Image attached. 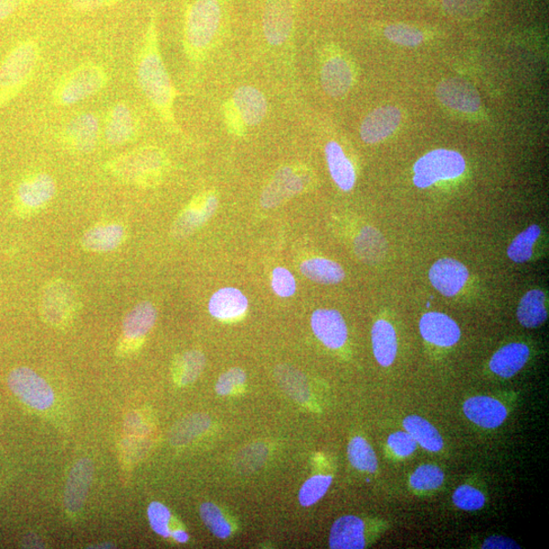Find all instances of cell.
Returning a JSON list of instances; mask_svg holds the SVG:
<instances>
[{"mask_svg": "<svg viewBox=\"0 0 549 549\" xmlns=\"http://www.w3.org/2000/svg\"><path fill=\"white\" fill-rule=\"evenodd\" d=\"M530 356V349L523 343H511L501 347L491 359V371L502 377L517 375L525 366Z\"/></svg>", "mask_w": 549, "mask_h": 549, "instance_id": "obj_25", "label": "cell"}, {"mask_svg": "<svg viewBox=\"0 0 549 549\" xmlns=\"http://www.w3.org/2000/svg\"><path fill=\"white\" fill-rule=\"evenodd\" d=\"M171 536H173L179 544H185L188 542V538H190L185 531L183 530H176L174 533H171Z\"/></svg>", "mask_w": 549, "mask_h": 549, "instance_id": "obj_52", "label": "cell"}, {"mask_svg": "<svg viewBox=\"0 0 549 549\" xmlns=\"http://www.w3.org/2000/svg\"><path fill=\"white\" fill-rule=\"evenodd\" d=\"M58 191L54 178L45 173L26 177L17 186L16 196L20 204L28 209H39L49 203Z\"/></svg>", "mask_w": 549, "mask_h": 549, "instance_id": "obj_20", "label": "cell"}, {"mask_svg": "<svg viewBox=\"0 0 549 549\" xmlns=\"http://www.w3.org/2000/svg\"><path fill=\"white\" fill-rule=\"evenodd\" d=\"M139 120L127 103L112 105L107 111L103 128L104 139L111 146H122L138 136Z\"/></svg>", "mask_w": 549, "mask_h": 549, "instance_id": "obj_11", "label": "cell"}, {"mask_svg": "<svg viewBox=\"0 0 549 549\" xmlns=\"http://www.w3.org/2000/svg\"><path fill=\"white\" fill-rule=\"evenodd\" d=\"M436 94L445 106L464 113L476 112L481 105V98L476 89L459 79H444L438 85Z\"/></svg>", "mask_w": 549, "mask_h": 549, "instance_id": "obj_13", "label": "cell"}, {"mask_svg": "<svg viewBox=\"0 0 549 549\" xmlns=\"http://www.w3.org/2000/svg\"><path fill=\"white\" fill-rule=\"evenodd\" d=\"M365 523L354 516L338 519L332 526L330 547L333 549H362L366 546Z\"/></svg>", "mask_w": 549, "mask_h": 549, "instance_id": "obj_23", "label": "cell"}, {"mask_svg": "<svg viewBox=\"0 0 549 549\" xmlns=\"http://www.w3.org/2000/svg\"><path fill=\"white\" fill-rule=\"evenodd\" d=\"M272 288L278 296L288 299L296 292L295 278L287 269L283 267L275 268L272 274Z\"/></svg>", "mask_w": 549, "mask_h": 549, "instance_id": "obj_46", "label": "cell"}, {"mask_svg": "<svg viewBox=\"0 0 549 549\" xmlns=\"http://www.w3.org/2000/svg\"><path fill=\"white\" fill-rule=\"evenodd\" d=\"M354 71L349 62L340 56L328 58L321 69V83L328 95L339 98L346 95L354 85Z\"/></svg>", "mask_w": 549, "mask_h": 549, "instance_id": "obj_22", "label": "cell"}, {"mask_svg": "<svg viewBox=\"0 0 549 549\" xmlns=\"http://www.w3.org/2000/svg\"><path fill=\"white\" fill-rule=\"evenodd\" d=\"M110 84V74L97 62L88 61L62 76L52 91V101L69 107L98 95Z\"/></svg>", "mask_w": 549, "mask_h": 549, "instance_id": "obj_4", "label": "cell"}, {"mask_svg": "<svg viewBox=\"0 0 549 549\" xmlns=\"http://www.w3.org/2000/svg\"><path fill=\"white\" fill-rule=\"evenodd\" d=\"M443 6L456 19L474 20L484 12L486 0H443Z\"/></svg>", "mask_w": 549, "mask_h": 549, "instance_id": "obj_40", "label": "cell"}, {"mask_svg": "<svg viewBox=\"0 0 549 549\" xmlns=\"http://www.w3.org/2000/svg\"><path fill=\"white\" fill-rule=\"evenodd\" d=\"M385 251V243L382 234L372 227H364L355 240L357 257L367 264L379 262Z\"/></svg>", "mask_w": 549, "mask_h": 549, "instance_id": "obj_33", "label": "cell"}, {"mask_svg": "<svg viewBox=\"0 0 549 549\" xmlns=\"http://www.w3.org/2000/svg\"><path fill=\"white\" fill-rule=\"evenodd\" d=\"M246 374L240 368H231L230 371L220 376V379L216 385V390L222 396L229 395L238 385L245 384Z\"/></svg>", "mask_w": 549, "mask_h": 549, "instance_id": "obj_48", "label": "cell"}, {"mask_svg": "<svg viewBox=\"0 0 549 549\" xmlns=\"http://www.w3.org/2000/svg\"><path fill=\"white\" fill-rule=\"evenodd\" d=\"M402 113L395 106H383L368 114L360 127V137L366 143H377L399 128Z\"/></svg>", "mask_w": 549, "mask_h": 549, "instance_id": "obj_15", "label": "cell"}, {"mask_svg": "<svg viewBox=\"0 0 549 549\" xmlns=\"http://www.w3.org/2000/svg\"><path fill=\"white\" fill-rule=\"evenodd\" d=\"M166 166L164 152L154 147H143L115 158L106 167L123 183L150 185L158 182Z\"/></svg>", "mask_w": 549, "mask_h": 549, "instance_id": "obj_5", "label": "cell"}, {"mask_svg": "<svg viewBox=\"0 0 549 549\" xmlns=\"http://www.w3.org/2000/svg\"><path fill=\"white\" fill-rule=\"evenodd\" d=\"M330 174L342 191L353 190L356 182L354 164L346 157L343 149L337 142H329L325 148Z\"/></svg>", "mask_w": 549, "mask_h": 549, "instance_id": "obj_26", "label": "cell"}, {"mask_svg": "<svg viewBox=\"0 0 549 549\" xmlns=\"http://www.w3.org/2000/svg\"><path fill=\"white\" fill-rule=\"evenodd\" d=\"M136 74L141 91L167 128L178 130L174 103L177 91L162 58L156 16H151L136 58Z\"/></svg>", "mask_w": 549, "mask_h": 549, "instance_id": "obj_1", "label": "cell"}, {"mask_svg": "<svg viewBox=\"0 0 549 549\" xmlns=\"http://www.w3.org/2000/svg\"><path fill=\"white\" fill-rule=\"evenodd\" d=\"M201 517L211 533L218 538H227L232 530L228 521L224 518L222 512L212 502H205L201 506Z\"/></svg>", "mask_w": 549, "mask_h": 549, "instance_id": "obj_42", "label": "cell"}, {"mask_svg": "<svg viewBox=\"0 0 549 549\" xmlns=\"http://www.w3.org/2000/svg\"><path fill=\"white\" fill-rule=\"evenodd\" d=\"M101 125L92 112L80 113L71 119L62 131V140L68 147L79 153L92 152L100 138Z\"/></svg>", "mask_w": 549, "mask_h": 549, "instance_id": "obj_12", "label": "cell"}, {"mask_svg": "<svg viewBox=\"0 0 549 549\" xmlns=\"http://www.w3.org/2000/svg\"><path fill=\"white\" fill-rule=\"evenodd\" d=\"M465 417L483 428L501 427L508 417V410L501 401L488 396H475L463 405Z\"/></svg>", "mask_w": 549, "mask_h": 549, "instance_id": "obj_19", "label": "cell"}, {"mask_svg": "<svg viewBox=\"0 0 549 549\" xmlns=\"http://www.w3.org/2000/svg\"><path fill=\"white\" fill-rule=\"evenodd\" d=\"M517 318L521 326L535 329L547 320L546 296L542 290L528 291L519 303Z\"/></svg>", "mask_w": 549, "mask_h": 549, "instance_id": "obj_30", "label": "cell"}, {"mask_svg": "<svg viewBox=\"0 0 549 549\" xmlns=\"http://www.w3.org/2000/svg\"><path fill=\"white\" fill-rule=\"evenodd\" d=\"M124 229L120 224H104L89 229L82 238L85 249L94 253H108L121 245Z\"/></svg>", "mask_w": 549, "mask_h": 549, "instance_id": "obj_28", "label": "cell"}, {"mask_svg": "<svg viewBox=\"0 0 549 549\" xmlns=\"http://www.w3.org/2000/svg\"><path fill=\"white\" fill-rule=\"evenodd\" d=\"M71 300H73V296L66 285H53L49 290L44 293V316L51 322L60 321L64 317L62 314L69 311Z\"/></svg>", "mask_w": 549, "mask_h": 549, "instance_id": "obj_34", "label": "cell"}, {"mask_svg": "<svg viewBox=\"0 0 549 549\" xmlns=\"http://www.w3.org/2000/svg\"><path fill=\"white\" fill-rule=\"evenodd\" d=\"M39 58V45L31 39L17 43L6 54L0 65V107L11 103L28 86Z\"/></svg>", "mask_w": 549, "mask_h": 549, "instance_id": "obj_3", "label": "cell"}, {"mask_svg": "<svg viewBox=\"0 0 549 549\" xmlns=\"http://www.w3.org/2000/svg\"><path fill=\"white\" fill-rule=\"evenodd\" d=\"M89 548H115V546L112 544L107 543V544H99V545H93Z\"/></svg>", "mask_w": 549, "mask_h": 549, "instance_id": "obj_53", "label": "cell"}, {"mask_svg": "<svg viewBox=\"0 0 549 549\" xmlns=\"http://www.w3.org/2000/svg\"><path fill=\"white\" fill-rule=\"evenodd\" d=\"M482 548L486 549H519L520 546L505 536H491L485 540L482 544Z\"/></svg>", "mask_w": 549, "mask_h": 549, "instance_id": "obj_51", "label": "cell"}, {"mask_svg": "<svg viewBox=\"0 0 549 549\" xmlns=\"http://www.w3.org/2000/svg\"><path fill=\"white\" fill-rule=\"evenodd\" d=\"M309 182V175L300 169L291 166L279 169L260 195V204L265 209L276 208L290 197L301 194Z\"/></svg>", "mask_w": 549, "mask_h": 549, "instance_id": "obj_10", "label": "cell"}, {"mask_svg": "<svg viewBox=\"0 0 549 549\" xmlns=\"http://www.w3.org/2000/svg\"><path fill=\"white\" fill-rule=\"evenodd\" d=\"M93 475L94 465L88 458L80 459L71 468L65 491V506L69 512H79L83 509Z\"/></svg>", "mask_w": 549, "mask_h": 549, "instance_id": "obj_18", "label": "cell"}, {"mask_svg": "<svg viewBox=\"0 0 549 549\" xmlns=\"http://www.w3.org/2000/svg\"><path fill=\"white\" fill-rule=\"evenodd\" d=\"M540 233H542V229L537 225H533L512 241L508 248V256L512 262L525 263L533 257V248Z\"/></svg>", "mask_w": 549, "mask_h": 549, "instance_id": "obj_36", "label": "cell"}, {"mask_svg": "<svg viewBox=\"0 0 549 549\" xmlns=\"http://www.w3.org/2000/svg\"><path fill=\"white\" fill-rule=\"evenodd\" d=\"M217 206L218 199L214 195L200 196L179 216L173 227V236L175 238L190 236L212 217Z\"/></svg>", "mask_w": 549, "mask_h": 549, "instance_id": "obj_21", "label": "cell"}, {"mask_svg": "<svg viewBox=\"0 0 549 549\" xmlns=\"http://www.w3.org/2000/svg\"><path fill=\"white\" fill-rule=\"evenodd\" d=\"M466 162L460 153L438 149L428 153L414 165L413 183L428 188L443 180L455 179L465 173Z\"/></svg>", "mask_w": 549, "mask_h": 549, "instance_id": "obj_7", "label": "cell"}, {"mask_svg": "<svg viewBox=\"0 0 549 549\" xmlns=\"http://www.w3.org/2000/svg\"><path fill=\"white\" fill-rule=\"evenodd\" d=\"M391 451L400 458H406L417 451V443L407 431H397L388 438Z\"/></svg>", "mask_w": 549, "mask_h": 549, "instance_id": "obj_47", "label": "cell"}, {"mask_svg": "<svg viewBox=\"0 0 549 549\" xmlns=\"http://www.w3.org/2000/svg\"><path fill=\"white\" fill-rule=\"evenodd\" d=\"M403 427L412 436L417 445L429 452H439L444 440L439 431L430 422L418 416H410L404 419Z\"/></svg>", "mask_w": 549, "mask_h": 549, "instance_id": "obj_31", "label": "cell"}, {"mask_svg": "<svg viewBox=\"0 0 549 549\" xmlns=\"http://www.w3.org/2000/svg\"><path fill=\"white\" fill-rule=\"evenodd\" d=\"M330 475H314L302 485L300 491V502L303 507H311L317 503L327 493L332 484Z\"/></svg>", "mask_w": 549, "mask_h": 549, "instance_id": "obj_39", "label": "cell"}, {"mask_svg": "<svg viewBox=\"0 0 549 549\" xmlns=\"http://www.w3.org/2000/svg\"><path fill=\"white\" fill-rule=\"evenodd\" d=\"M372 341L376 362L384 367L392 365L398 351L397 335L392 323L376 321L372 330Z\"/></svg>", "mask_w": 549, "mask_h": 549, "instance_id": "obj_27", "label": "cell"}, {"mask_svg": "<svg viewBox=\"0 0 549 549\" xmlns=\"http://www.w3.org/2000/svg\"><path fill=\"white\" fill-rule=\"evenodd\" d=\"M453 501L459 509L467 512L479 511L485 503L484 494L470 485H461L453 494Z\"/></svg>", "mask_w": 549, "mask_h": 549, "instance_id": "obj_44", "label": "cell"}, {"mask_svg": "<svg viewBox=\"0 0 549 549\" xmlns=\"http://www.w3.org/2000/svg\"><path fill=\"white\" fill-rule=\"evenodd\" d=\"M205 357L197 351H191L180 358L176 364L177 381L182 385L194 382L203 371Z\"/></svg>", "mask_w": 549, "mask_h": 549, "instance_id": "obj_41", "label": "cell"}, {"mask_svg": "<svg viewBox=\"0 0 549 549\" xmlns=\"http://www.w3.org/2000/svg\"><path fill=\"white\" fill-rule=\"evenodd\" d=\"M384 34L386 39L402 47L416 48L425 41V35L421 31L405 24L386 26Z\"/></svg>", "mask_w": 549, "mask_h": 549, "instance_id": "obj_38", "label": "cell"}, {"mask_svg": "<svg viewBox=\"0 0 549 549\" xmlns=\"http://www.w3.org/2000/svg\"><path fill=\"white\" fill-rule=\"evenodd\" d=\"M227 0H194L185 16L184 47L188 59L205 58L217 38L224 19Z\"/></svg>", "mask_w": 549, "mask_h": 549, "instance_id": "obj_2", "label": "cell"}, {"mask_svg": "<svg viewBox=\"0 0 549 549\" xmlns=\"http://www.w3.org/2000/svg\"><path fill=\"white\" fill-rule=\"evenodd\" d=\"M209 420L203 417H187L177 425L171 433V442L174 445H183L190 442L194 438L202 433L209 426Z\"/></svg>", "mask_w": 549, "mask_h": 549, "instance_id": "obj_43", "label": "cell"}, {"mask_svg": "<svg viewBox=\"0 0 549 549\" xmlns=\"http://www.w3.org/2000/svg\"><path fill=\"white\" fill-rule=\"evenodd\" d=\"M445 480V474L439 467L425 464L417 468L410 477L413 490L420 492H430L440 488Z\"/></svg>", "mask_w": 549, "mask_h": 549, "instance_id": "obj_37", "label": "cell"}, {"mask_svg": "<svg viewBox=\"0 0 549 549\" xmlns=\"http://www.w3.org/2000/svg\"><path fill=\"white\" fill-rule=\"evenodd\" d=\"M348 459L359 471L375 473L377 470L376 455L372 446L363 438L356 437L350 440Z\"/></svg>", "mask_w": 549, "mask_h": 549, "instance_id": "obj_35", "label": "cell"}, {"mask_svg": "<svg viewBox=\"0 0 549 549\" xmlns=\"http://www.w3.org/2000/svg\"><path fill=\"white\" fill-rule=\"evenodd\" d=\"M470 279L467 268L454 259L437 260L429 269V280L444 296L452 297L462 290Z\"/></svg>", "mask_w": 549, "mask_h": 549, "instance_id": "obj_16", "label": "cell"}, {"mask_svg": "<svg viewBox=\"0 0 549 549\" xmlns=\"http://www.w3.org/2000/svg\"><path fill=\"white\" fill-rule=\"evenodd\" d=\"M301 271L310 280L320 284H338L345 278L343 268L334 260L323 258L304 260Z\"/></svg>", "mask_w": 549, "mask_h": 549, "instance_id": "obj_32", "label": "cell"}, {"mask_svg": "<svg viewBox=\"0 0 549 549\" xmlns=\"http://www.w3.org/2000/svg\"><path fill=\"white\" fill-rule=\"evenodd\" d=\"M30 0H0V23L7 20Z\"/></svg>", "mask_w": 549, "mask_h": 549, "instance_id": "obj_50", "label": "cell"}, {"mask_svg": "<svg viewBox=\"0 0 549 549\" xmlns=\"http://www.w3.org/2000/svg\"><path fill=\"white\" fill-rule=\"evenodd\" d=\"M311 325L314 336L330 349L343 347L348 338L346 322L336 310L320 309L312 313Z\"/></svg>", "mask_w": 549, "mask_h": 549, "instance_id": "obj_14", "label": "cell"}, {"mask_svg": "<svg viewBox=\"0 0 549 549\" xmlns=\"http://www.w3.org/2000/svg\"><path fill=\"white\" fill-rule=\"evenodd\" d=\"M294 28V0H267L263 14L265 38L272 47H281Z\"/></svg>", "mask_w": 549, "mask_h": 549, "instance_id": "obj_9", "label": "cell"}, {"mask_svg": "<svg viewBox=\"0 0 549 549\" xmlns=\"http://www.w3.org/2000/svg\"><path fill=\"white\" fill-rule=\"evenodd\" d=\"M157 320V311L149 301L136 305L124 318L122 323L123 336L129 340L141 339L146 336Z\"/></svg>", "mask_w": 549, "mask_h": 549, "instance_id": "obj_29", "label": "cell"}, {"mask_svg": "<svg viewBox=\"0 0 549 549\" xmlns=\"http://www.w3.org/2000/svg\"><path fill=\"white\" fill-rule=\"evenodd\" d=\"M248 308V300L238 288L225 287L216 291L208 304L211 316L221 321L236 320Z\"/></svg>", "mask_w": 549, "mask_h": 549, "instance_id": "obj_24", "label": "cell"}, {"mask_svg": "<svg viewBox=\"0 0 549 549\" xmlns=\"http://www.w3.org/2000/svg\"><path fill=\"white\" fill-rule=\"evenodd\" d=\"M11 391L26 406L36 410L49 409L56 402L51 386L28 367H17L7 379Z\"/></svg>", "mask_w": 549, "mask_h": 549, "instance_id": "obj_8", "label": "cell"}, {"mask_svg": "<svg viewBox=\"0 0 549 549\" xmlns=\"http://www.w3.org/2000/svg\"><path fill=\"white\" fill-rule=\"evenodd\" d=\"M148 518L150 525L154 533L162 537H170L169 522L171 519L170 511L161 502H152L148 508Z\"/></svg>", "mask_w": 549, "mask_h": 549, "instance_id": "obj_45", "label": "cell"}, {"mask_svg": "<svg viewBox=\"0 0 549 549\" xmlns=\"http://www.w3.org/2000/svg\"><path fill=\"white\" fill-rule=\"evenodd\" d=\"M121 2L122 0H69L70 6L78 13H92Z\"/></svg>", "mask_w": 549, "mask_h": 549, "instance_id": "obj_49", "label": "cell"}, {"mask_svg": "<svg viewBox=\"0 0 549 549\" xmlns=\"http://www.w3.org/2000/svg\"><path fill=\"white\" fill-rule=\"evenodd\" d=\"M268 101L265 95L253 86H242L236 90L227 103L225 116L228 128L241 133L248 128H255L265 120Z\"/></svg>", "mask_w": 549, "mask_h": 549, "instance_id": "obj_6", "label": "cell"}, {"mask_svg": "<svg viewBox=\"0 0 549 549\" xmlns=\"http://www.w3.org/2000/svg\"><path fill=\"white\" fill-rule=\"evenodd\" d=\"M421 336L429 343L439 347H452L461 338L458 323L442 312L423 314L419 322Z\"/></svg>", "mask_w": 549, "mask_h": 549, "instance_id": "obj_17", "label": "cell"}]
</instances>
